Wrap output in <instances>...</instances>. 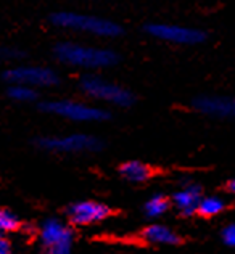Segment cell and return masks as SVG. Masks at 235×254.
<instances>
[{
    "label": "cell",
    "mask_w": 235,
    "mask_h": 254,
    "mask_svg": "<svg viewBox=\"0 0 235 254\" xmlns=\"http://www.w3.org/2000/svg\"><path fill=\"white\" fill-rule=\"evenodd\" d=\"M55 55L62 63L79 68H108L118 62V55L108 49L79 45L75 42H62L55 47Z\"/></svg>",
    "instance_id": "1"
},
{
    "label": "cell",
    "mask_w": 235,
    "mask_h": 254,
    "mask_svg": "<svg viewBox=\"0 0 235 254\" xmlns=\"http://www.w3.org/2000/svg\"><path fill=\"white\" fill-rule=\"evenodd\" d=\"M50 19L58 28L87 32V34L100 36V37H116L123 32L121 26L116 24L115 21H110V19L93 16V15H82V13H75V11L53 13Z\"/></svg>",
    "instance_id": "2"
},
{
    "label": "cell",
    "mask_w": 235,
    "mask_h": 254,
    "mask_svg": "<svg viewBox=\"0 0 235 254\" xmlns=\"http://www.w3.org/2000/svg\"><path fill=\"white\" fill-rule=\"evenodd\" d=\"M42 110L76 123H95V121H105V119H108V113L105 110L80 102H73V100L47 102L42 105Z\"/></svg>",
    "instance_id": "3"
},
{
    "label": "cell",
    "mask_w": 235,
    "mask_h": 254,
    "mask_svg": "<svg viewBox=\"0 0 235 254\" xmlns=\"http://www.w3.org/2000/svg\"><path fill=\"white\" fill-rule=\"evenodd\" d=\"M80 89L92 98L102 100V102H108L118 106H129L134 102V95L129 90L97 76H84L80 79Z\"/></svg>",
    "instance_id": "4"
},
{
    "label": "cell",
    "mask_w": 235,
    "mask_h": 254,
    "mask_svg": "<svg viewBox=\"0 0 235 254\" xmlns=\"http://www.w3.org/2000/svg\"><path fill=\"white\" fill-rule=\"evenodd\" d=\"M3 79L13 85H26L31 89L58 84L57 72L42 66H19V68L6 69L3 72Z\"/></svg>",
    "instance_id": "5"
},
{
    "label": "cell",
    "mask_w": 235,
    "mask_h": 254,
    "mask_svg": "<svg viewBox=\"0 0 235 254\" xmlns=\"http://www.w3.org/2000/svg\"><path fill=\"white\" fill-rule=\"evenodd\" d=\"M40 242L47 248V254H71L73 232L57 219L45 220L40 227Z\"/></svg>",
    "instance_id": "6"
},
{
    "label": "cell",
    "mask_w": 235,
    "mask_h": 254,
    "mask_svg": "<svg viewBox=\"0 0 235 254\" xmlns=\"http://www.w3.org/2000/svg\"><path fill=\"white\" fill-rule=\"evenodd\" d=\"M40 148L62 153H78V151H95L100 148V140L87 135V133H71L65 137H44L39 138Z\"/></svg>",
    "instance_id": "7"
},
{
    "label": "cell",
    "mask_w": 235,
    "mask_h": 254,
    "mask_svg": "<svg viewBox=\"0 0 235 254\" xmlns=\"http://www.w3.org/2000/svg\"><path fill=\"white\" fill-rule=\"evenodd\" d=\"M147 32L153 37L167 41L172 44L180 45H195L205 41V32L195 29V28H185L179 24H164V23H155L147 26Z\"/></svg>",
    "instance_id": "8"
},
{
    "label": "cell",
    "mask_w": 235,
    "mask_h": 254,
    "mask_svg": "<svg viewBox=\"0 0 235 254\" xmlns=\"http://www.w3.org/2000/svg\"><path fill=\"white\" fill-rule=\"evenodd\" d=\"M111 214L108 206L95 201H79L68 208V217L76 225H89L106 219Z\"/></svg>",
    "instance_id": "9"
},
{
    "label": "cell",
    "mask_w": 235,
    "mask_h": 254,
    "mask_svg": "<svg viewBox=\"0 0 235 254\" xmlns=\"http://www.w3.org/2000/svg\"><path fill=\"white\" fill-rule=\"evenodd\" d=\"M195 108L205 115L218 118H235V97H200Z\"/></svg>",
    "instance_id": "10"
},
{
    "label": "cell",
    "mask_w": 235,
    "mask_h": 254,
    "mask_svg": "<svg viewBox=\"0 0 235 254\" xmlns=\"http://www.w3.org/2000/svg\"><path fill=\"white\" fill-rule=\"evenodd\" d=\"M201 201V189L198 185H187L174 195V203L187 216L198 211Z\"/></svg>",
    "instance_id": "11"
},
{
    "label": "cell",
    "mask_w": 235,
    "mask_h": 254,
    "mask_svg": "<svg viewBox=\"0 0 235 254\" xmlns=\"http://www.w3.org/2000/svg\"><path fill=\"white\" fill-rule=\"evenodd\" d=\"M142 237L150 243L157 245H177L180 238L176 232L167 229L164 225H150L144 230Z\"/></svg>",
    "instance_id": "12"
},
{
    "label": "cell",
    "mask_w": 235,
    "mask_h": 254,
    "mask_svg": "<svg viewBox=\"0 0 235 254\" xmlns=\"http://www.w3.org/2000/svg\"><path fill=\"white\" fill-rule=\"evenodd\" d=\"M119 172H121V176L127 180H131V182H145V180L152 176V169L140 161L124 163L119 168Z\"/></svg>",
    "instance_id": "13"
},
{
    "label": "cell",
    "mask_w": 235,
    "mask_h": 254,
    "mask_svg": "<svg viewBox=\"0 0 235 254\" xmlns=\"http://www.w3.org/2000/svg\"><path fill=\"white\" fill-rule=\"evenodd\" d=\"M224 209V201L218 196H206L200 201V206H198V211L201 216L205 217H213L219 214L221 211Z\"/></svg>",
    "instance_id": "14"
},
{
    "label": "cell",
    "mask_w": 235,
    "mask_h": 254,
    "mask_svg": "<svg viewBox=\"0 0 235 254\" xmlns=\"http://www.w3.org/2000/svg\"><path fill=\"white\" fill-rule=\"evenodd\" d=\"M167 211V199L163 195H155L145 204V214L149 217H159Z\"/></svg>",
    "instance_id": "15"
},
{
    "label": "cell",
    "mask_w": 235,
    "mask_h": 254,
    "mask_svg": "<svg viewBox=\"0 0 235 254\" xmlns=\"http://www.w3.org/2000/svg\"><path fill=\"white\" fill-rule=\"evenodd\" d=\"M8 95H10V98L16 100V102H32V100H36L37 93L34 89H31V87L11 85L8 90Z\"/></svg>",
    "instance_id": "16"
},
{
    "label": "cell",
    "mask_w": 235,
    "mask_h": 254,
    "mask_svg": "<svg viewBox=\"0 0 235 254\" xmlns=\"http://www.w3.org/2000/svg\"><path fill=\"white\" fill-rule=\"evenodd\" d=\"M19 227L18 217L8 209H0V233L2 232H13Z\"/></svg>",
    "instance_id": "17"
},
{
    "label": "cell",
    "mask_w": 235,
    "mask_h": 254,
    "mask_svg": "<svg viewBox=\"0 0 235 254\" xmlns=\"http://www.w3.org/2000/svg\"><path fill=\"white\" fill-rule=\"evenodd\" d=\"M223 240H224L226 245L234 246V248H235V224L227 225L226 229L223 230Z\"/></svg>",
    "instance_id": "18"
},
{
    "label": "cell",
    "mask_w": 235,
    "mask_h": 254,
    "mask_svg": "<svg viewBox=\"0 0 235 254\" xmlns=\"http://www.w3.org/2000/svg\"><path fill=\"white\" fill-rule=\"evenodd\" d=\"M16 57H21L16 50H13V49H6V47H0V60L16 58Z\"/></svg>",
    "instance_id": "19"
},
{
    "label": "cell",
    "mask_w": 235,
    "mask_h": 254,
    "mask_svg": "<svg viewBox=\"0 0 235 254\" xmlns=\"http://www.w3.org/2000/svg\"><path fill=\"white\" fill-rule=\"evenodd\" d=\"M10 253H11V248H10L8 240L0 235V254H10Z\"/></svg>",
    "instance_id": "20"
},
{
    "label": "cell",
    "mask_w": 235,
    "mask_h": 254,
    "mask_svg": "<svg viewBox=\"0 0 235 254\" xmlns=\"http://www.w3.org/2000/svg\"><path fill=\"white\" fill-rule=\"evenodd\" d=\"M229 190H231L232 193H235V179L229 182Z\"/></svg>",
    "instance_id": "21"
}]
</instances>
